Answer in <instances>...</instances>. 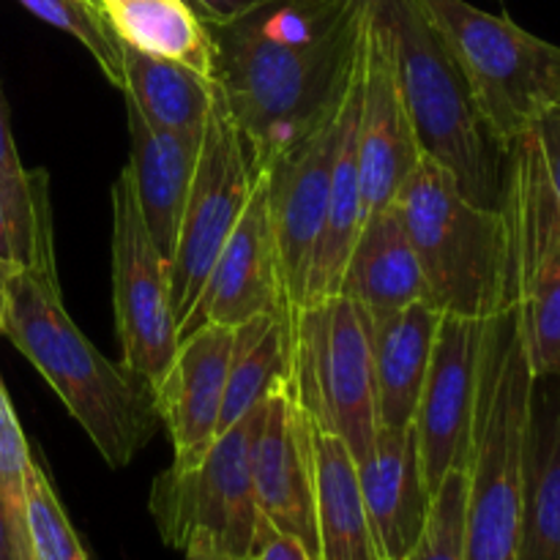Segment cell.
Returning <instances> with one entry per match:
<instances>
[{"instance_id":"37","label":"cell","mask_w":560,"mask_h":560,"mask_svg":"<svg viewBox=\"0 0 560 560\" xmlns=\"http://www.w3.org/2000/svg\"><path fill=\"white\" fill-rule=\"evenodd\" d=\"M102 9H113V5H124V3H135V0H96Z\"/></svg>"},{"instance_id":"19","label":"cell","mask_w":560,"mask_h":560,"mask_svg":"<svg viewBox=\"0 0 560 560\" xmlns=\"http://www.w3.org/2000/svg\"><path fill=\"white\" fill-rule=\"evenodd\" d=\"M126 120H129V167L135 175L137 202H140L142 219H145L153 244L159 246L170 266L186 197H189L191 178H195L202 137L156 129L129 102H126Z\"/></svg>"},{"instance_id":"16","label":"cell","mask_w":560,"mask_h":560,"mask_svg":"<svg viewBox=\"0 0 560 560\" xmlns=\"http://www.w3.org/2000/svg\"><path fill=\"white\" fill-rule=\"evenodd\" d=\"M355 142L364 213L394 206L402 184L419 164L421 151L399 91L392 44L372 11V0L364 27V71Z\"/></svg>"},{"instance_id":"17","label":"cell","mask_w":560,"mask_h":560,"mask_svg":"<svg viewBox=\"0 0 560 560\" xmlns=\"http://www.w3.org/2000/svg\"><path fill=\"white\" fill-rule=\"evenodd\" d=\"M233 339L235 331L228 326L195 328L178 339L167 372L153 386L156 416L173 441V463L202 457L217 438Z\"/></svg>"},{"instance_id":"30","label":"cell","mask_w":560,"mask_h":560,"mask_svg":"<svg viewBox=\"0 0 560 560\" xmlns=\"http://www.w3.org/2000/svg\"><path fill=\"white\" fill-rule=\"evenodd\" d=\"M25 517L33 560H91L60 506L52 481L38 463L27 476Z\"/></svg>"},{"instance_id":"39","label":"cell","mask_w":560,"mask_h":560,"mask_svg":"<svg viewBox=\"0 0 560 560\" xmlns=\"http://www.w3.org/2000/svg\"><path fill=\"white\" fill-rule=\"evenodd\" d=\"M381 560H386V558H383V556H381Z\"/></svg>"},{"instance_id":"21","label":"cell","mask_w":560,"mask_h":560,"mask_svg":"<svg viewBox=\"0 0 560 560\" xmlns=\"http://www.w3.org/2000/svg\"><path fill=\"white\" fill-rule=\"evenodd\" d=\"M520 560H560V375L534 377L523 452Z\"/></svg>"},{"instance_id":"1","label":"cell","mask_w":560,"mask_h":560,"mask_svg":"<svg viewBox=\"0 0 560 560\" xmlns=\"http://www.w3.org/2000/svg\"><path fill=\"white\" fill-rule=\"evenodd\" d=\"M366 11L370 0H271L208 25L213 80L257 164H271L345 91Z\"/></svg>"},{"instance_id":"22","label":"cell","mask_w":560,"mask_h":560,"mask_svg":"<svg viewBox=\"0 0 560 560\" xmlns=\"http://www.w3.org/2000/svg\"><path fill=\"white\" fill-rule=\"evenodd\" d=\"M441 317L443 312L432 301H416L372 320L377 427H413Z\"/></svg>"},{"instance_id":"29","label":"cell","mask_w":560,"mask_h":560,"mask_svg":"<svg viewBox=\"0 0 560 560\" xmlns=\"http://www.w3.org/2000/svg\"><path fill=\"white\" fill-rule=\"evenodd\" d=\"M31 14L82 44L102 69L104 80L124 91L120 38L115 36L107 14L96 0H20Z\"/></svg>"},{"instance_id":"10","label":"cell","mask_w":560,"mask_h":560,"mask_svg":"<svg viewBox=\"0 0 560 560\" xmlns=\"http://www.w3.org/2000/svg\"><path fill=\"white\" fill-rule=\"evenodd\" d=\"M257 173L260 164L252 156L249 142L244 140L219 93L202 129L195 178L180 217L175 252L170 257V293L178 328L195 310L230 233L238 224Z\"/></svg>"},{"instance_id":"6","label":"cell","mask_w":560,"mask_h":560,"mask_svg":"<svg viewBox=\"0 0 560 560\" xmlns=\"http://www.w3.org/2000/svg\"><path fill=\"white\" fill-rule=\"evenodd\" d=\"M503 148L560 107V47L465 0H416Z\"/></svg>"},{"instance_id":"5","label":"cell","mask_w":560,"mask_h":560,"mask_svg":"<svg viewBox=\"0 0 560 560\" xmlns=\"http://www.w3.org/2000/svg\"><path fill=\"white\" fill-rule=\"evenodd\" d=\"M394 206L438 310L490 320L512 306L503 211L476 206L457 180L427 156L419 159Z\"/></svg>"},{"instance_id":"13","label":"cell","mask_w":560,"mask_h":560,"mask_svg":"<svg viewBox=\"0 0 560 560\" xmlns=\"http://www.w3.org/2000/svg\"><path fill=\"white\" fill-rule=\"evenodd\" d=\"M249 465L262 520L304 541L320 560L315 520V424L290 372L273 383L257 408Z\"/></svg>"},{"instance_id":"24","label":"cell","mask_w":560,"mask_h":560,"mask_svg":"<svg viewBox=\"0 0 560 560\" xmlns=\"http://www.w3.org/2000/svg\"><path fill=\"white\" fill-rule=\"evenodd\" d=\"M124 96L142 118L162 131L202 137L206 120L217 104V80L178 60L156 58L120 42Z\"/></svg>"},{"instance_id":"15","label":"cell","mask_w":560,"mask_h":560,"mask_svg":"<svg viewBox=\"0 0 560 560\" xmlns=\"http://www.w3.org/2000/svg\"><path fill=\"white\" fill-rule=\"evenodd\" d=\"M257 315L290 317L282 273H279L277 235L268 211V175L262 164L252 186L249 202L230 233L195 310L180 323L178 339L206 323L235 328Z\"/></svg>"},{"instance_id":"23","label":"cell","mask_w":560,"mask_h":560,"mask_svg":"<svg viewBox=\"0 0 560 560\" xmlns=\"http://www.w3.org/2000/svg\"><path fill=\"white\" fill-rule=\"evenodd\" d=\"M361 71H364V42H361L359 69H355L353 85H350L348 104H345L342 129H339L337 153H334L331 184H328V208L326 224H323L320 241H317L315 262H312L310 288H306V304L312 301L331 299L339 293L345 266L350 260L359 230L364 224V197H361L359 180V102H361Z\"/></svg>"},{"instance_id":"32","label":"cell","mask_w":560,"mask_h":560,"mask_svg":"<svg viewBox=\"0 0 560 560\" xmlns=\"http://www.w3.org/2000/svg\"><path fill=\"white\" fill-rule=\"evenodd\" d=\"M33 465H36V459L31 457L25 432L16 421L9 394L0 381V495H3L5 506L14 514L16 523L22 525H27L25 492Z\"/></svg>"},{"instance_id":"31","label":"cell","mask_w":560,"mask_h":560,"mask_svg":"<svg viewBox=\"0 0 560 560\" xmlns=\"http://www.w3.org/2000/svg\"><path fill=\"white\" fill-rule=\"evenodd\" d=\"M465 509L468 468H454L432 495L424 530L408 560H465Z\"/></svg>"},{"instance_id":"27","label":"cell","mask_w":560,"mask_h":560,"mask_svg":"<svg viewBox=\"0 0 560 560\" xmlns=\"http://www.w3.org/2000/svg\"><path fill=\"white\" fill-rule=\"evenodd\" d=\"M115 36L140 52L178 60L213 80V42L208 25L186 0H135L104 9Z\"/></svg>"},{"instance_id":"12","label":"cell","mask_w":560,"mask_h":560,"mask_svg":"<svg viewBox=\"0 0 560 560\" xmlns=\"http://www.w3.org/2000/svg\"><path fill=\"white\" fill-rule=\"evenodd\" d=\"M355 69H359V60L345 91L328 104L326 113L299 140L277 153L271 164H266L268 211H271L273 235H277L279 273H282L290 317H295V312L306 304L312 262H315L317 241L326 224L334 153H337L345 104H348Z\"/></svg>"},{"instance_id":"35","label":"cell","mask_w":560,"mask_h":560,"mask_svg":"<svg viewBox=\"0 0 560 560\" xmlns=\"http://www.w3.org/2000/svg\"><path fill=\"white\" fill-rule=\"evenodd\" d=\"M0 560H33L27 525L16 523L0 495Z\"/></svg>"},{"instance_id":"9","label":"cell","mask_w":560,"mask_h":560,"mask_svg":"<svg viewBox=\"0 0 560 560\" xmlns=\"http://www.w3.org/2000/svg\"><path fill=\"white\" fill-rule=\"evenodd\" d=\"M501 211L509 233V301L530 370L536 377L560 375V197L536 129L509 148Z\"/></svg>"},{"instance_id":"25","label":"cell","mask_w":560,"mask_h":560,"mask_svg":"<svg viewBox=\"0 0 560 560\" xmlns=\"http://www.w3.org/2000/svg\"><path fill=\"white\" fill-rule=\"evenodd\" d=\"M315 520L320 560H381L355 459L342 441L315 430Z\"/></svg>"},{"instance_id":"20","label":"cell","mask_w":560,"mask_h":560,"mask_svg":"<svg viewBox=\"0 0 560 560\" xmlns=\"http://www.w3.org/2000/svg\"><path fill=\"white\" fill-rule=\"evenodd\" d=\"M337 295L364 306L372 320L416 301H430L419 257L397 206L366 213Z\"/></svg>"},{"instance_id":"3","label":"cell","mask_w":560,"mask_h":560,"mask_svg":"<svg viewBox=\"0 0 560 560\" xmlns=\"http://www.w3.org/2000/svg\"><path fill=\"white\" fill-rule=\"evenodd\" d=\"M372 11L392 44L421 156L441 164L476 206L501 211L509 153L487 126L457 60L416 0H372Z\"/></svg>"},{"instance_id":"4","label":"cell","mask_w":560,"mask_h":560,"mask_svg":"<svg viewBox=\"0 0 560 560\" xmlns=\"http://www.w3.org/2000/svg\"><path fill=\"white\" fill-rule=\"evenodd\" d=\"M534 370L514 306L490 317L468 459L465 560H520L523 452Z\"/></svg>"},{"instance_id":"8","label":"cell","mask_w":560,"mask_h":560,"mask_svg":"<svg viewBox=\"0 0 560 560\" xmlns=\"http://www.w3.org/2000/svg\"><path fill=\"white\" fill-rule=\"evenodd\" d=\"M290 377L317 432L337 438L359 463L377 438L372 317L345 295L312 301L290 328Z\"/></svg>"},{"instance_id":"28","label":"cell","mask_w":560,"mask_h":560,"mask_svg":"<svg viewBox=\"0 0 560 560\" xmlns=\"http://www.w3.org/2000/svg\"><path fill=\"white\" fill-rule=\"evenodd\" d=\"M0 200L11 224L14 260L20 268H55L49 178L44 170L27 173L16 153L3 88H0Z\"/></svg>"},{"instance_id":"34","label":"cell","mask_w":560,"mask_h":560,"mask_svg":"<svg viewBox=\"0 0 560 560\" xmlns=\"http://www.w3.org/2000/svg\"><path fill=\"white\" fill-rule=\"evenodd\" d=\"M536 137H539L541 156H545L547 175H550V184L560 197V107L547 113L539 124L534 126Z\"/></svg>"},{"instance_id":"33","label":"cell","mask_w":560,"mask_h":560,"mask_svg":"<svg viewBox=\"0 0 560 560\" xmlns=\"http://www.w3.org/2000/svg\"><path fill=\"white\" fill-rule=\"evenodd\" d=\"M186 3L191 5V11H195L206 25L217 27V25H230V22L252 14V11L271 3V0H186Z\"/></svg>"},{"instance_id":"7","label":"cell","mask_w":560,"mask_h":560,"mask_svg":"<svg viewBox=\"0 0 560 560\" xmlns=\"http://www.w3.org/2000/svg\"><path fill=\"white\" fill-rule=\"evenodd\" d=\"M260 408V405H257ZM257 408L213 438L206 454L156 476L148 509L164 545L197 560H244L262 528L249 446Z\"/></svg>"},{"instance_id":"26","label":"cell","mask_w":560,"mask_h":560,"mask_svg":"<svg viewBox=\"0 0 560 560\" xmlns=\"http://www.w3.org/2000/svg\"><path fill=\"white\" fill-rule=\"evenodd\" d=\"M290 328L293 323L284 315H257L233 328V355L217 435L249 416L266 399L273 383L288 375Z\"/></svg>"},{"instance_id":"2","label":"cell","mask_w":560,"mask_h":560,"mask_svg":"<svg viewBox=\"0 0 560 560\" xmlns=\"http://www.w3.org/2000/svg\"><path fill=\"white\" fill-rule=\"evenodd\" d=\"M0 334L52 386L104 463L126 468L153 438L151 383L113 364L77 328L55 268H16L5 284Z\"/></svg>"},{"instance_id":"18","label":"cell","mask_w":560,"mask_h":560,"mask_svg":"<svg viewBox=\"0 0 560 560\" xmlns=\"http://www.w3.org/2000/svg\"><path fill=\"white\" fill-rule=\"evenodd\" d=\"M355 476L377 552L386 560H408L424 530L432 501L421 474L413 427H377L370 454L355 463Z\"/></svg>"},{"instance_id":"14","label":"cell","mask_w":560,"mask_h":560,"mask_svg":"<svg viewBox=\"0 0 560 560\" xmlns=\"http://www.w3.org/2000/svg\"><path fill=\"white\" fill-rule=\"evenodd\" d=\"M487 323L443 312L438 326L413 419L421 474L430 495H435L448 470L468 468Z\"/></svg>"},{"instance_id":"11","label":"cell","mask_w":560,"mask_h":560,"mask_svg":"<svg viewBox=\"0 0 560 560\" xmlns=\"http://www.w3.org/2000/svg\"><path fill=\"white\" fill-rule=\"evenodd\" d=\"M113 310L120 364L153 388L178 348V317L170 266L148 233L129 162L113 184Z\"/></svg>"},{"instance_id":"36","label":"cell","mask_w":560,"mask_h":560,"mask_svg":"<svg viewBox=\"0 0 560 560\" xmlns=\"http://www.w3.org/2000/svg\"><path fill=\"white\" fill-rule=\"evenodd\" d=\"M0 262H11V266H16L14 241H11V224H9V217H5L3 200H0Z\"/></svg>"},{"instance_id":"38","label":"cell","mask_w":560,"mask_h":560,"mask_svg":"<svg viewBox=\"0 0 560 560\" xmlns=\"http://www.w3.org/2000/svg\"><path fill=\"white\" fill-rule=\"evenodd\" d=\"M186 560H197V558H186Z\"/></svg>"}]
</instances>
